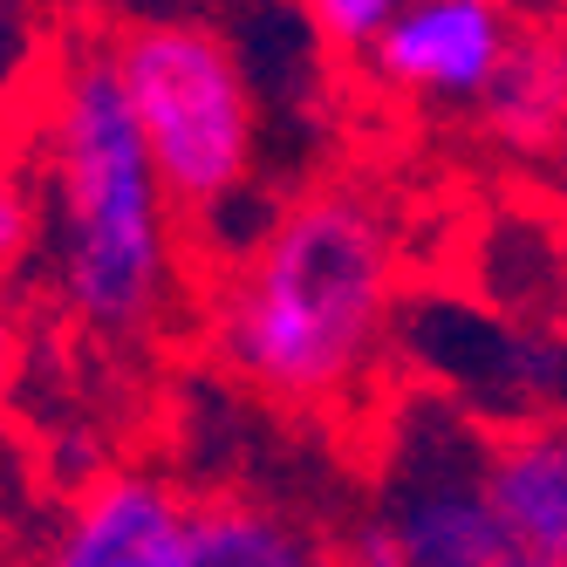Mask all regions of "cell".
<instances>
[{
  "mask_svg": "<svg viewBox=\"0 0 567 567\" xmlns=\"http://www.w3.org/2000/svg\"><path fill=\"white\" fill-rule=\"evenodd\" d=\"M403 329V239L377 192L308 185L260 239L219 267L206 342L226 370L288 411H336L383 377Z\"/></svg>",
  "mask_w": 567,
  "mask_h": 567,
  "instance_id": "1",
  "label": "cell"
},
{
  "mask_svg": "<svg viewBox=\"0 0 567 567\" xmlns=\"http://www.w3.org/2000/svg\"><path fill=\"white\" fill-rule=\"evenodd\" d=\"M21 151L42 185V274L55 315L103 342L157 329L185 274V219L144 151L110 34H62Z\"/></svg>",
  "mask_w": 567,
  "mask_h": 567,
  "instance_id": "2",
  "label": "cell"
},
{
  "mask_svg": "<svg viewBox=\"0 0 567 567\" xmlns=\"http://www.w3.org/2000/svg\"><path fill=\"white\" fill-rule=\"evenodd\" d=\"M116 75L185 226L219 233L260 178V103L239 49L206 21L110 28Z\"/></svg>",
  "mask_w": 567,
  "mask_h": 567,
  "instance_id": "3",
  "label": "cell"
},
{
  "mask_svg": "<svg viewBox=\"0 0 567 567\" xmlns=\"http://www.w3.org/2000/svg\"><path fill=\"white\" fill-rule=\"evenodd\" d=\"M370 513L403 567H534L493 499V431L431 383L383 403Z\"/></svg>",
  "mask_w": 567,
  "mask_h": 567,
  "instance_id": "4",
  "label": "cell"
},
{
  "mask_svg": "<svg viewBox=\"0 0 567 567\" xmlns=\"http://www.w3.org/2000/svg\"><path fill=\"white\" fill-rule=\"evenodd\" d=\"M411 315L444 329V336H458L444 355H424V370L437 377L431 390H444L485 431L567 417V336L506 329V321L478 315L465 301H437V295L411 301Z\"/></svg>",
  "mask_w": 567,
  "mask_h": 567,
  "instance_id": "5",
  "label": "cell"
},
{
  "mask_svg": "<svg viewBox=\"0 0 567 567\" xmlns=\"http://www.w3.org/2000/svg\"><path fill=\"white\" fill-rule=\"evenodd\" d=\"M519 14L506 0H411L396 14V28L370 49V83L424 103V110H458L485 103V90L499 83V69L519 42Z\"/></svg>",
  "mask_w": 567,
  "mask_h": 567,
  "instance_id": "6",
  "label": "cell"
},
{
  "mask_svg": "<svg viewBox=\"0 0 567 567\" xmlns=\"http://www.w3.org/2000/svg\"><path fill=\"white\" fill-rule=\"evenodd\" d=\"M192 513L198 499L178 478L151 465H103L62 499L34 567H198Z\"/></svg>",
  "mask_w": 567,
  "mask_h": 567,
  "instance_id": "7",
  "label": "cell"
},
{
  "mask_svg": "<svg viewBox=\"0 0 567 567\" xmlns=\"http://www.w3.org/2000/svg\"><path fill=\"white\" fill-rule=\"evenodd\" d=\"M493 499L534 567H567V417L493 431Z\"/></svg>",
  "mask_w": 567,
  "mask_h": 567,
  "instance_id": "8",
  "label": "cell"
},
{
  "mask_svg": "<svg viewBox=\"0 0 567 567\" xmlns=\"http://www.w3.org/2000/svg\"><path fill=\"white\" fill-rule=\"evenodd\" d=\"M478 124L493 144L540 157L567 144V28L560 21H526L519 42L499 69V83L485 90Z\"/></svg>",
  "mask_w": 567,
  "mask_h": 567,
  "instance_id": "9",
  "label": "cell"
},
{
  "mask_svg": "<svg viewBox=\"0 0 567 567\" xmlns=\"http://www.w3.org/2000/svg\"><path fill=\"white\" fill-rule=\"evenodd\" d=\"M198 567H342L336 547L288 506H267L247 493H206L192 513Z\"/></svg>",
  "mask_w": 567,
  "mask_h": 567,
  "instance_id": "10",
  "label": "cell"
},
{
  "mask_svg": "<svg viewBox=\"0 0 567 567\" xmlns=\"http://www.w3.org/2000/svg\"><path fill=\"white\" fill-rule=\"evenodd\" d=\"M55 55H62V34L49 21V0H0V151L28 144Z\"/></svg>",
  "mask_w": 567,
  "mask_h": 567,
  "instance_id": "11",
  "label": "cell"
},
{
  "mask_svg": "<svg viewBox=\"0 0 567 567\" xmlns=\"http://www.w3.org/2000/svg\"><path fill=\"white\" fill-rule=\"evenodd\" d=\"M42 185L28 151H0V280H21L42 260Z\"/></svg>",
  "mask_w": 567,
  "mask_h": 567,
  "instance_id": "12",
  "label": "cell"
},
{
  "mask_svg": "<svg viewBox=\"0 0 567 567\" xmlns=\"http://www.w3.org/2000/svg\"><path fill=\"white\" fill-rule=\"evenodd\" d=\"M295 8H301L308 34L329 55H362L370 62V49L396 28V14L411 8V0H295Z\"/></svg>",
  "mask_w": 567,
  "mask_h": 567,
  "instance_id": "13",
  "label": "cell"
},
{
  "mask_svg": "<svg viewBox=\"0 0 567 567\" xmlns=\"http://www.w3.org/2000/svg\"><path fill=\"white\" fill-rule=\"evenodd\" d=\"M21 370H28V301L14 280H0V411H8Z\"/></svg>",
  "mask_w": 567,
  "mask_h": 567,
  "instance_id": "14",
  "label": "cell"
},
{
  "mask_svg": "<svg viewBox=\"0 0 567 567\" xmlns=\"http://www.w3.org/2000/svg\"><path fill=\"white\" fill-rule=\"evenodd\" d=\"M519 21H560V0H506Z\"/></svg>",
  "mask_w": 567,
  "mask_h": 567,
  "instance_id": "15",
  "label": "cell"
}]
</instances>
